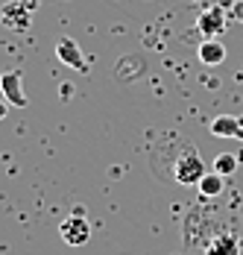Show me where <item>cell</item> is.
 <instances>
[{"mask_svg": "<svg viewBox=\"0 0 243 255\" xmlns=\"http://www.w3.org/2000/svg\"><path fill=\"white\" fill-rule=\"evenodd\" d=\"M202 176H205V161H202L199 150L196 147H185L179 153V158L173 161V179L179 185H196Z\"/></svg>", "mask_w": 243, "mask_h": 255, "instance_id": "obj_1", "label": "cell"}, {"mask_svg": "<svg viewBox=\"0 0 243 255\" xmlns=\"http://www.w3.org/2000/svg\"><path fill=\"white\" fill-rule=\"evenodd\" d=\"M0 24L6 26L9 32H29L32 26V9L26 6L24 0H9L0 6Z\"/></svg>", "mask_w": 243, "mask_h": 255, "instance_id": "obj_2", "label": "cell"}, {"mask_svg": "<svg viewBox=\"0 0 243 255\" xmlns=\"http://www.w3.org/2000/svg\"><path fill=\"white\" fill-rule=\"evenodd\" d=\"M59 235L68 247H85L91 241V223L85 220V214H71V217L62 220Z\"/></svg>", "mask_w": 243, "mask_h": 255, "instance_id": "obj_3", "label": "cell"}, {"mask_svg": "<svg viewBox=\"0 0 243 255\" xmlns=\"http://www.w3.org/2000/svg\"><path fill=\"white\" fill-rule=\"evenodd\" d=\"M0 91H3V100L9 103V106H15V109H26V106H29L21 71H6V74L0 77Z\"/></svg>", "mask_w": 243, "mask_h": 255, "instance_id": "obj_4", "label": "cell"}, {"mask_svg": "<svg viewBox=\"0 0 243 255\" xmlns=\"http://www.w3.org/2000/svg\"><path fill=\"white\" fill-rule=\"evenodd\" d=\"M226 24H229V18H226V9H223V6H208V9H202V15L196 18V29H199L205 38H217L220 32H226Z\"/></svg>", "mask_w": 243, "mask_h": 255, "instance_id": "obj_5", "label": "cell"}, {"mask_svg": "<svg viewBox=\"0 0 243 255\" xmlns=\"http://www.w3.org/2000/svg\"><path fill=\"white\" fill-rule=\"evenodd\" d=\"M56 56H59L62 65H68L79 74H88V59H85V53L79 50V44L73 38H59L56 41Z\"/></svg>", "mask_w": 243, "mask_h": 255, "instance_id": "obj_6", "label": "cell"}, {"mask_svg": "<svg viewBox=\"0 0 243 255\" xmlns=\"http://www.w3.org/2000/svg\"><path fill=\"white\" fill-rule=\"evenodd\" d=\"M243 241L235 232H220L205 244V255H241Z\"/></svg>", "mask_w": 243, "mask_h": 255, "instance_id": "obj_7", "label": "cell"}, {"mask_svg": "<svg viewBox=\"0 0 243 255\" xmlns=\"http://www.w3.org/2000/svg\"><path fill=\"white\" fill-rule=\"evenodd\" d=\"M211 135L214 138H243V121L232 118V115H220L211 121Z\"/></svg>", "mask_w": 243, "mask_h": 255, "instance_id": "obj_8", "label": "cell"}, {"mask_svg": "<svg viewBox=\"0 0 243 255\" xmlns=\"http://www.w3.org/2000/svg\"><path fill=\"white\" fill-rule=\"evenodd\" d=\"M196 56H199L202 65L214 68V65H223V62H226V47L220 44L217 38H205V41L196 47Z\"/></svg>", "mask_w": 243, "mask_h": 255, "instance_id": "obj_9", "label": "cell"}, {"mask_svg": "<svg viewBox=\"0 0 243 255\" xmlns=\"http://www.w3.org/2000/svg\"><path fill=\"white\" fill-rule=\"evenodd\" d=\"M223 179L220 173H205V176L196 182V188H199V197L202 200H214V197H220L223 194Z\"/></svg>", "mask_w": 243, "mask_h": 255, "instance_id": "obj_10", "label": "cell"}, {"mask_svg": "<svg viewBox=\"0 0 243 255\" xmlns=\"http://www.w3.org/2000/svg\"><path fill=\"white\" fill-rule=\"evenodd\" d=\"M214 173H220V176L238 173V155L235 153H220L217 158H214Z\"/></svg>", "mask_w": 243, "mask_h": 255, "instance_id": "obj_11", "label": "cell"}, {"mask_svg": "<svg viewBox=\"0 0 243 255\" xmlns=\"http://www.w3.org/2000/svg\"><path fill=\"white\" fill-rule=\"evenodd\" d=\"M6 112H9V103L0 100V118H6Z\"/></svg>", "mask_w": 243, "mask_h": 255, "instance_id": "obj_12", "label": "cell"}, {"mask_svg": "<svg viewBox=\"0 0 243 255\" xmlns=\"http://www.w3.org/2000/svg\"><path fill=\"white\" fill-rule=\"evenodd\" d=\"M238 18H243V3L238 6Z\"/></svg>", "mask_w": 243, "mask_h": 255, "instance_id": "obj_13", "label": "cell"}, {"mask_svg": "<svg viewBox=\"0 0 243 255\" xmlns=\"http://www.w3.org/2000/svg\"><path fill=\"white\" fill-rule=\"evenodd\" d=\"M0 94H3V91H0Z\"/></svg>", "mask_w": 243, "mask_h": 255, "instance_id": "obj_14", "label": "cell"}]
</instances>
